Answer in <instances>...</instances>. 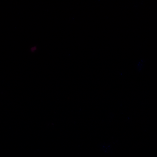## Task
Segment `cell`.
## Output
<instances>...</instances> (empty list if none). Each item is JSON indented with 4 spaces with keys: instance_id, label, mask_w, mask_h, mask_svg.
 <instances>
[{
    "instance_id": "1",
    "label": "cell",
    "mask_w": 157,
    "mask_h": 157,
    "mask_svg": "<svg viewBox=\"0 0 157 157\" xmlns=\"http://www.w3.org/2000/svg\"><path fill=\"white\" fill-rule=\"evenodd\" d=\"M36 49V47H33L31 49V50L32 51H34L35 49Z\"/></svg>"
}]
</instances>
